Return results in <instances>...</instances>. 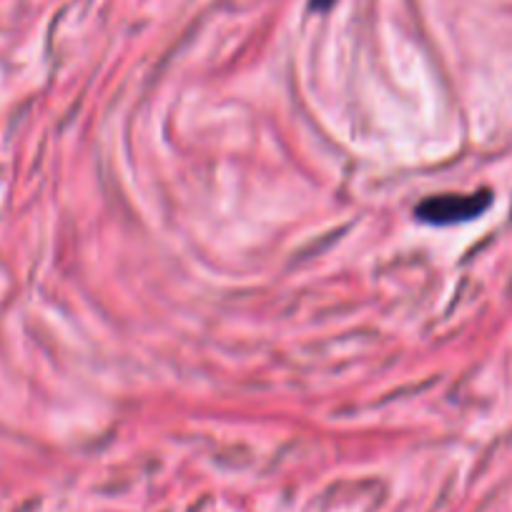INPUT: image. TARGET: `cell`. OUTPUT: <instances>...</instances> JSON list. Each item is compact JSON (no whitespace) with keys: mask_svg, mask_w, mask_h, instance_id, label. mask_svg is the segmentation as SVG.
Instances as JSON below:
<instances>
[{"mask_svg":"<svg viewBox=\"0 0 512 512\" xmlns=\"http://www.w3.org/2000/svg\"><path fill=\"white\" fill-rule=\"evenodd\" d=\"M492 206V191H472V194H437L427 196L417 204V221L430 226H455L477 219Z\"/></svg>","mask_w":512,"mask_h":512,"instance_id":"cell-1","label":"cell"},{"mask_svg":"<svg viewBox=\"0 0 512 512\" xmlns=\"http://www.w3.org/2000/svg\"><path fill=\"white\" fill-rule=\"evenodd\" d=\"M334 3H337V0H309V8H312L314 13H327Z\"/></svg>","mask_w":512,"mask_h":512,"instance_id":"cell-2","label":"cell"}]
</instances>
